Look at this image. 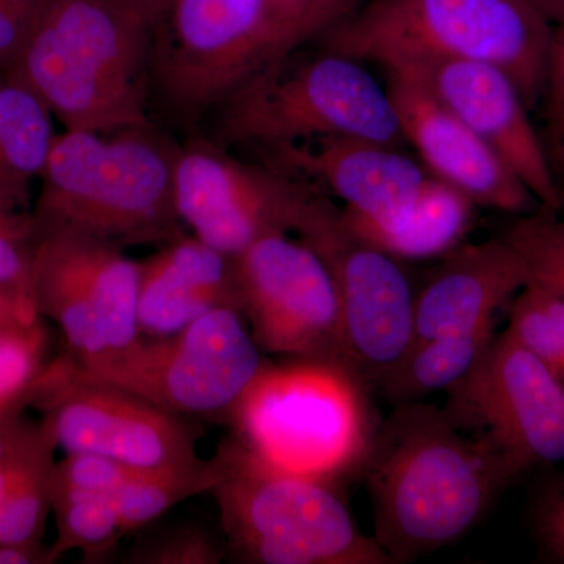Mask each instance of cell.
I'll return each mask as SVG.
<instances>
[{
    "label": "cell",
    "mask_w": 564,
    "mask_h": 564,
    "mask_svg": "<svg viewBox=\"0 0 564 564\" xmlns=\"http://www.w3.org/2000/svg\"><path fill=\"white\" fill-rule=\"evenodd\" d=\"M552 28L564 24V0H529Z\"/></svg>",
    "instance_id": "cell-39"
},
{
    "label": "cell",
    "mask_w": 564,
    "mask_h": 564,
    "mask_svg": "<svg viewBox=\"0 0 564 564\" xmlns=\"http://www.w3.org/2000/svg\"><path fill=\"white\" fill-rule=\"evenodd\" d=\"M51 510L57 524V541L51 547L55 560L66 552L79 551L85 563H102L126 536L109 496L65 484L55 477L54 470Z\"/></svg>",
    "instance_id": "cell-25"
},
{
    "label": "cell",
    "mask_w": 564,
    "mask_h": 564,
    "mask_svg": "<svg viewBox=\"0 0 564 564\" xmlns=\"http://www.w3.org/2000/svg\"><path fill=\"white\" fill-rule=\"evenodd\" d=\"M406 69L421 74L434 95L502 159L541 207L562 212L533 111L507 73L469 61Z\"/></svg>",
    "instance_id": "cell-17"
},
{
    "label": "cell",
    "mask_w": 564,
    "mask_h": 564,
    "mask_svg": "<svg viewBox=\"0 0 564 564\" xmlns=\"http://www.w3.org/2000/svg\"><path fill=\"white\" fill-rule=\"evenodd\" d=\"M364 0H267L278 61L313 43L321 33L358 9Z\"/></svg>",
    "instance_id": "cell-30"
},
{
    "label": "cell",
    "mask_w": 564,
    "mask_h": 564,
    "mask_svg": "<svg viewBox=\"0 0 564 564\" xmlns=\"http://www.w3.org/2000/svg\"><path fill=\"white\" fill-rule=\"evenodd\" d=\"M231 467L212 496L228 555L245 564H392L356 525L339 489L270 469L226 441Z\"/></svg>",
    "instance_id": "cell-7"
},
{
    "label": "cell",
    "mask_w": 564,
    "mask_h": 564,
    "mask_svg": "<svg viewBox=\"0 0 564 564\" xmlns=\"http://www.w3.org/2000/svg\"><path fill=\"white\" fill-rule=\"evenodd\" d=\"M445 395L452 422L496 448L519 477L564 464V386L508 329Z\"/></svg>",
    "instance_id": "cell-13"
},
{
    "label": "cell",
    "mask_w": 564,
    "mask_h": 564,
    "mask_svg": "<svg viewBox=\"0 0 564 564\" xmlns=\"http://www.w3.org/2000/svg\"><path fill=\"white\" fill-rule=\"evenodd\" d=\"M51 111L21 80L0 82V198L13 202L25 181L40 176L52 141Z\"/></svg>",
    "instance_id": "cell-24"
},
{
    "label": "cell",
    "mask_w": 564,
    "mask_h": 564,
    "mask_svg": "<svg viewBox=\"0 0 564 564\" xmlns=\"http://www.w3.org/2000/svg\"><path fill=\"white\" fill-rule=\"evenodd\" d=\"M39 0H0V65L10 66L31 31Z\"/></svg>",
    "instance_id": "cell-35"
},
{
    "label": "cell",
    "mask_w": 564,
    "mask_h": 564,
    "mask_svg": "<svg viewBox=\"0 0 564 564\" xmlns=\"http://www.w3.org/2000/svg\"><path fill=\"white\" fill-rule=\"evenodd\" d=\"M343 207L302 237L332 270L352 372L377 389L414 343L415 295L402 262L348 231Z\"/></svg>",
    "instance_id": "cell-15"
},
{
    "label": "cell",
    "mask_w": 564,
    "mask_h": 564,
    "mask_svg": "<svg viewBox=\"0 0 564 564\" xmlns=\"http://www.w3.org/2000/svg\"><path fill=\"white\" fill-rule=\"evenodd\" d=\"M541 143L564 214V24L552 33L544 87L536 110Z\"/></svg>",
    "instance_id": "cell-32"
},
{
    "label": "cell",
    "mask_w": 564,
    "mask_h": 564,
    "mask_svg": "<svg viewBox=\"0 0 564 564\" xmlns=\"http://www.w3.org/2000/svg\"><path fill=\"white\" fill-rule=\"evenodd\" d=\"M234 261L240 314L263 352L350 369L336 282L311 245L273 234Z\"/></svg>",
    "instance_id": "cell-12"
},
{
    "label": "cell",
    "mask_w": 564,
    "mask_h": 564,
    "mask_svg": "<svg viewBox=\"0 0 564 564\" xmlns=\"http://www.w3.org/2000/svg\"><path fill=\"white\" fill-rule=\"evenodd\" d=\"M24 426L25 425H22L20 422V419H18V415L0 425V459H2L3 456L7 455V452L13 447V444L17 443Z\"/></svg>",
    "instance_id": "cell-40"
},
{
    "label": "cell",
    "mask_w": 564,
    "mask_h": 564,
    "mask_svg": "<svg viewBox=\"0 0 564 564\" xmlns=\"http://www.w3.org/2000/svg\"><path fill=\"white\" fill-rule=\"evenodd\" d=\"M139 263L137 313L144 339L173 336L217 307L240 313L236 261L191 232Z\"/></svg>",
    "instance_id": "cell-20"
},
{
    "label": "cell",
    "mask_w": 564,
    "mask_h": 564,
    "mask_svg": "<svg viewBox=\"0 0 564 564\" xmlns=\"http://www.w3.org/2000/svg\"><path fill=\"white\" fill-rule=\"evenodd\" d=\"M198 132L247 158L321 137L406 144L386 85L364 63L304 46L243 82Z\"/></svg>",
    "instance_id": "cell-6"
},
{
    "label": "cell",
    "mask_w": 564,
    "mask_h": 564,
    "mask_svg": "<svg viewBox=\"0 0 564 564\" xmlns=\"http://www.w3.org/2000/svg\"><path fill=\"white\" fill-rule=\"evenodd\" d=\"M120 2L129 3V6L137 7V9L144 10L152 17L159 0H120Z\"/></svg>",
    "instance_id": "cell-41"
},
{
    "label": "cell",
    "mask_w": 564,
    "mask_h": 564,
    "mask_svg": "<svg viewBox=\"0 0 564 564\" xmlns=\"http://www.w3.org/2000/svg\"><path fill=\"white\" fill-rule=\"evenodd\" d=\"M478 207L463 193L432 177L403 209L380 218L340 212L348 231L397 261L443 259L467 242Z\"/></svg>",
    "instance_id": "cell-21"
},
{
    "label": "cell",
    "mask_w": 564,
    "mask_h": 564,
    "mask_svg": "<svg viewBox=\"0 0 564 564\" xmlns=\"http://www.w3.org/2000/svg\"><path fill=\"white\" fill-rule=\"evenodd\" d=\"M41 436H43V425L36 426V429L24 426L17 443L0 459V508L9 499L17 485L20 484L28 467L31 466Z\"/></svg>",
    "instance_id": "cell-36"
},
{
    "label": "cell",
    "mask_w": 564,
    "mask_h": 564,
    "mask_svg": "<svg viewBox=\"0 0 564 564\" xmlns=\"http://www.w3.org/2000/svg\"><path fill=\"white\" fill-rule=\"evenodd\" d=\"M140 263L126 250L85 234L36 225L32 292L41 315L57 323L65 361L93 370L141 340Z\"/></svg>",
    "instance_id": "cell-11"
},
{
    "label": "cell",
    "mask_w": 564,
    "mask_h": 564,
    "mask_svg": "<svg viewBox=\"0 0 564 564\" xmlns=\"http://www.w3.org/2000/svg\"><path fill=\"white\" fill-rule=\"evenodd\" d=\"M180 141L161 126L55 133L43 177L41 228H61L128 250L187 234L174 192Z\"/></svg>",
    "instance_id": "cell-4"
},
{
    "label": "cell",
    "mask_w": 564,
    "mask_h": 564,
    "mask_svg": "<svg viewBox=\"0 0 564 564\" xmlns=\"http://www.w3.org/2000/svg\"><path fill=\"white\" fill-rule=\"evenodd\" d=\"M391 96L404 141L414 148L426 172L463 193L478 209L532 214L540 203L529 188L459 120L414 69H389Z\"/></svg>",
    "instance_id": "cell-16"
},
{
    "label": "cell",
    "mask_w": 564,
    "mask_h": 564,
    "mask_svg": "<svg viewBox=\"0 0 564 564\" xmlns=\"http://www.w3.org/2000/svg\"><path fill=\"white\" fill-rule=\"evenodd\" d=\"M40 321H32L24 311L21 310L17 300L9 292L0 288V328L7 326H32Z\"/></svg>",
    "instance_id": "cell-38"
},
{
    "label": "cell",
    "mask_w": 564,
    "mask_h": 564,
    "mask_svg": "<svg viewBox=\"0 0 564 564\" xmlns=\"http://www.w3.org/2000/svg\"><path fill=\"white\" fill-rule=\"evenodd\" d=\"M151 14L120 0H39L11 76L69 131L158 124L150 93Z\"/></svg>",
    "instance_id": "cell-2"
},
{
    "label": "cell",
    "mask_w": 564,
    "mask_h": 564,
    "mask_svg": "<svg viewBox=\"0 0 564 564\" xmlns=\"http://www.w3.org/2000/svg\"><path fill=\"white\" fill-rule=\"evenodd\" d=\"M55 562L51 549L40 545H0V564H31Z\"/></svg>",
    "instance_id": "cell-37"
},
{
    "label": "cell",
    "mask_w": 564,
    "mask_h": 564,
    "mask_svg": "<svg viewBox=\"0 0 564 564\" xmlns=\"http://www.w3.org/2000/svg\"><path fill=\"white\" fill-rule=\"evenodd\" d=\"M276 61L267 0H159L151 17L152 120L196 133L215 107Z\"/></svg>",
    "instance_id": "cell-8"
},
{
    "label": "cell",
    "mask_w": 564,
    "mask_h": 564,
    "mask_svg": "<svg viewBox=\"0 0 564 564\" xmlns=\"http://www.w3.org/2000/svg\"><path fill=\"white\" fill-rule=\"evenodd\" d=\"M47 334L41 323L0 328V425L17 417L43 373Z\"/></svg>",
    "instance_id": "cell-29"
},
{
    "label": "cell",
    "mask_w": 564,
    "mask_h": 564,
    "mask_svg": "<svg viewBox=\"0 0 564 564\" xmlns=\"http://www.w3.org/2000/svg\"><path fill=\"white\" fill-rule=\"evenodd\" d=\"M55 361L73 377L113 386L182 417L226 421L269 359L242 314L217 307L173 336L141 337L98 369H74L65 358Z\"/></svg>",
    "instance_id": "cell-10"
},
{
    "label": "cell",
    "mask_w": 564,
    "mask_h": 564,
    "mask_svg": "<svg viewBox=\"0 0 564 564\" xmlns=\"http://www.w3.org/2000/svg\"><path fill=\"white\" fill-rule=\"evenodd\" d=\"M362 478L375 540L392 564H408L463 538L519 474L422 400L395 404L381 421Z\"/></svg>",
    "instance_id": "cell-1"
},
{
    "label": "cell",
    "mask_w": 564,
    "mask_h": 564,
    "mask_svg": "<svg viewBox=\"0 0 564 564\" xmlns=\"http://www.w3.org/2000/svg\"><path fill=\"white\" fill-rule=\"evenodd\" d=\"M250 159L310 182L345 212L364 218L403 209L433 177L402 148L352 137L299 141Z\"/></svg>",
    "instance_id": "cell-18"
},
{
    "label": "cell",
    "mask_w": 564,
    "mask_h": 564,
    "mask_svg": "<svg viewBox=\"0 0 564 564\" xmlns=\"http://www.w3.org/2000/svg\"><path fill=\"white\" fill-rule=\"evenodd\" d=\"M533 276L503 237L464 242L441 259L415 295L414 340L467 333L497 322Z\"/></svg>",
    "instance_id": "cell-19"
},
{
    "label": "cell",
    "mask_w": 564,
    "mask_h": 564,
    "mask_svg": "<svg viewBox=\"0 0 564 564\" xmlns=\"http://www.w3.org/2000/svg\"><path fill=\"white\" fill-rule=\"evenodd\" d=\"M32 400L47 411L57 448L98 455L137 469H165L198 459L202 430L191 419L140 397L66 373L57 361L40 375Z\"/></svg>",
    "instance_id": "cell-14"
},
{
    "label": "cell",
    "mask_w": 564,
    "mask_h": 564,
    "mask_svg": "<svg viewBox=\"0 0 564 564\" xmlns=\"http://www.w3.org/2000/svg\"><path fill=\"white\" fill-rule=\"evenodd\" d=\"M372 389L340 364L267 361L226 422L252 459L343 488L362 478L381 419Z\"/></svg>",
    "instance_id": "cell-5"
},
{
    "label": "cell",
    "mask_w": 564,
    "mask_h": 564,
    "mask_svg": "<svg viewBox=\"0 0 564 564\" xmlns=\"http://www.w3.org/2000/svg\"><path fill=\"white\" fill-rule=\"evenodd\" d=\"M496 323L467 333L443 334L414 340L386 373L377 391L395 404L422 402L458 384L477 366L496 337Z\"/></svg>",
    "instance_id": "cell-22"
},
{
    "label": "cell",
    "mask_w": 564,
    "mask_h": 564,
    "mask_svg": "<svg viewBox=\"0 0 564 564\" xmlns=\"http://www.w3.org/2000/svg\"><path fill=\"white\" fill-rule=\"evenodd\" d=\"M503 239L524 258L534 284L564 300V215L540 209L521 215Z\"/></svg>",
    "instance_id": "cell-28"
},
{
    "label": "cell",
    "mask_w": 564,
    "mask_h": 564,
    "mask_svg": "<svg viewBox=\"0 0 564 564\" xmlns=\"http://www.w3.org/2000/svg\"><path fill=\"white\" fill-rule=\"evenodd\" d=\"M532 527L545 562L564 564V474L555 475L538 494Z\"/></svg>",
    "instance_id": "cell-34"
},
{
    "label": "cell",
    "mask_w": 564,
    "mask_h": 564,
    "mask_svg": "<svg viewBox=\"0 0 564 564\" xmlns=\"http://www.w3.org/2000/svg\"><path fill=\"white\" fill-rule=\"evenodd\" d=\"M31 466L0 508V545H40L51 510L52 470L57 448L46 422Z\"/></svg>",
    "instance_id": "cell-26"
},
{
    "label": "cell",
    "mask_w": 564,
    "mask_h": 564,
    "mask_svg": "<svg viewBox=\"0 0 564 564\" xmlns=\"http://www.w3.org/2000/svg\"><path fill=\"white\" fill-rule=\"evenodd\" d=\"M552 33L529 0H364L310 44L384 70L488 63L511 77L534 111Z\"/></svg>",
    "instance_id": "cell-3"
},
{
    "label": "cell",
    "mask_w": 564,
    "mask_h": 564,
    "mask_svg": "<svg viewBox=\"0 0 564 564\" xmlns=\"http://www.w3.org/2000/svg\"><path fill=\"white\" fill-rule=\"evenodd\" d=\"M507 329L564 386V300L532 282L510 303Z\"/></svg>",
    "instance_id": "cell-27"
},
{
    "label": "cell",
    "mask_w": 564,
    "mask_h": 564,
    "mask_svg": "<svg viewBox=\"0 0 564 564\" xmlns=\"http://www.w3.org/2000/svg\"><path fill=\"white\" fill-rule=\"evenodd\" d=\"M174 192L185 229L231 258L273 234L302 239L339 206L310 182L199 132L180 143Z\"/></svg>",
    "instance_id": "cell-9"
},
{
    "label": "cell",
    "mask_w": 564,
    "mask_h": 564,
    "mask_svg": "<svg viewBox=\"0 0 564 564\" xmlns=\"http://www.w3.org/2000/svg\"><path fill=\"white\" fill-rule=\"evenodd\" d=\"M228 556L225 536H218L209 527L184 522L165 527L141 538L126 563L132 564H218Z\"/></svg>",
    "instance_id": "cell-31"
},
{
    "label": "cell",
    "mask_w": 564,
    "mask_h": 564,
    "mask_svg": "<svg viewBox=\"0 0 564 564\" xmlns=\"http://www.w3.org/2000/svg\"><path fill=\"white\" fill-rule=\"evenodd\" d=\"M231 467L228 447L221 444L214 458H198L184 466L137 469L121 481L110 499L117 508L126 534L158 521L192 497L214 491Z\"/></svg>",
    "instance_id": "cell-23"
},
{
    "label": "cell",
    "mask_w": 564,
    "mask_h": 564,
    "mask_svg": "<svg viewBox=\"0 0 564 564\" xmlns=\"http://www.w3.org/2000/svg\"><path fill=\"white\" fill-rule=\"evenodd\" d=\"M0 198V288L9 292L32 321H40L32 292V250L36 223L21 220Z\"/></svg>",
    "instance_id": "cell-33"
}]
</instances>
